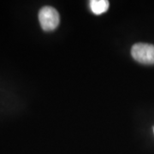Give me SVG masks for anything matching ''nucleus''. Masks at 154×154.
Listing matches in <instances>:
<instances>
[{
	"instance_id": "1",
	"label": "nucleus",
	"mask_w": 154,
	"mask_h": 154,
	"mask_svg": "<svg viewBox=\"0 0 154 154\" xmlns=\"http://www.w3.org/2000/svg\"><path fill=\"white\" fill-rule=\"evenodd\" d=\"M38 20L45 31H52L57 28L60 17L58 12L51 6H45L38 13Z\"/></svg>"
},
{
	"instance_id": "2",
	"label": "nucleus",
	"mask_w": 154,
	"mask_h": 154,
	"mask_svg": "<svg viewBox=\"0 0 154 154\" xmlns=\"http://www.w3.org/2000/svg\"><path fill=\"white\" fill-rule=\"evenodd\" d=\"M131 54L134 60L143 64H154V45L138 43L133 45Z\"/></svg>"
},
{
	"instance_id": "3",
	"label": "nucleus",
	"mask_w": 154,
	"mask_h": 154,
	"mask_svg": "<svg viewBox=\"0 0 154 154\" xmlns=\"http://www.w3.org/2000/svg\"><path fill=\"white\" fill-rule=\"evenodd\" d=\"M109 5V1L107 0H92L90 2L91 11L96 15H101L106 12Z\"/></svg>"
}]
</instances>
